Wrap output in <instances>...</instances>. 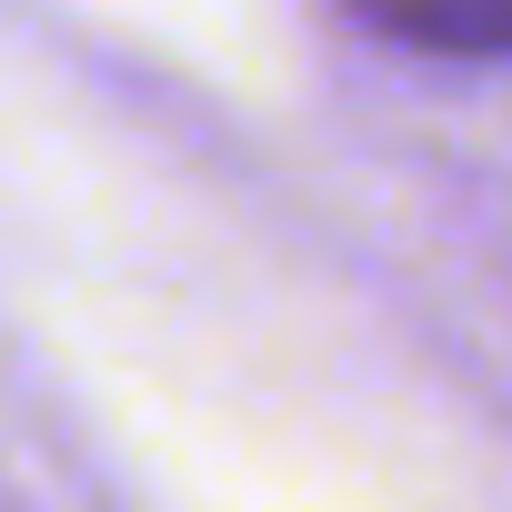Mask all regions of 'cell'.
Returning <instances> with one entry per match:
<instances>
[{
	"label": "cell",
	"mask_w": 512,
	"mask_h": 512,
	"mask_svg": "<svg viewBox=\"0 0 512 512\" xmlns=\"http://www.w3.org/2000/svg\"><path fill=\"white\" fill-rule=\"evenodd\" d=\"M352 11L412 51H452V61H492L512 51V0H352Z\"/></svg>",
	"instance_id": "cell-1"
}]
</instances>
